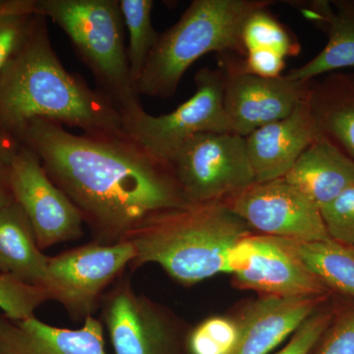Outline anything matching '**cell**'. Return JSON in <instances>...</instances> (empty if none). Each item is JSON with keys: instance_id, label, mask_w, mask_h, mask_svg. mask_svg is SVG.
I'll return each mask as SVG.
<instances>
[{"instance_id": "d4e9b609", "label": "cell", "mask_w": 354, "mask_h": 354, "mask_svg": "<svg viewBox=\"0 0 354 354\" xmlns=\"http://www.w3.org/2000/svg\"><path fill=\"white\" fill-rule=\"evenodd\" d=\"M50 300H53V295L46 288L0 272V309L11 320L32 318L37 308Z\"/></svg>"}, {"instance_id": "9a60e30c", "label": "cell", "mask_w": 354, "mask_h": 354, "mask_svg": "<svg viewBox=\"0 0 354 354\" xmlns=\"http://www.w3.org/2000/svg\"><path fill=\"white\" fill-rule=\"evenodd\" d=\"M0 354H108L102 321L88 316L80 329L55 327L36 317L11 320L0 314Z\"/></svg>"}, {"instance_id": "f546056e", "label": "cell", "mask_w": 354, "mask_h": 354, "mask_svg": "<svg viewBox=\"0 0 354 354\" xmlns=\"http://www.w3.org/2000/svg\"><path fill=\"white\" fill-rule=\"evenodd\" d=\"M227 55L232 64L239 71L263 78H277L281 76V72L286 67V57L276 51L249 50L243 59H237L230 55Z\"/></svg>"}, {"instance_id": "9c48e42d", "label": "cell", "mask_w": 354, "mask_h": 354, "mask_svg": "<svg viewBox=\"0 0 354 354\" xmlns=\"http://www.w3.org/2000/svg\"><path fill=\"white\" fill-rule=\"evenodd\" d=\"M6 178L14 201L29 218L41 251L82 236L80 212L53 183L32 150L20 144L7 167Z\"/></svg>"}, {"instance_id": "ba28073f", "label": "cell", "mask_w": 354, "mask_h": 354, "mask_svg": "<svg viewBox=\"0 0 354 354\" xmlns=\"http://www.w3.org/2000/svg\"><path fill=\"white\" fill-rule=\"evenodd\" d=\"M135 257L129 241L109 245L93 241L64 251L48 257V290L72 319L84 322Z\"/></svg>"}, {"instance_id": "484cf974", "label": "cell", "mask_w": 354, "mask_h": 354, "mask_svg": "<svg viewBox=\"0 0 354 354\" xmlns=\"http://www.w3.org/2000/svg\"><path fill=\"white\" fill-rule=\"evenodd\" d=\"M239 339V324L223 317H212L190 333L187 348L190 354H234Z\"/></svg>"}, {"instance_id": "3957f363", "label": "cell", "mask_w": 354, "mask_h": 354, "mask_svg": "<svg viewBox=\"0 0 354 354\" xmlns=\"http://www.w3.org/2000/svg\"><path fill=\"white\" fill-rule=\"evenodd\" d=\"M249 234L221 202L187 204L153 216L128 237L136 250L130 267L157 264L178 283L195 285L225 272L228 251Z\"/></svg>"}, {"instance_id": "f1b7e54d", "label": "cell", "mask_w": 354, "mask_h": 354, "mask_svg": "<svg viewBox=\"0 0 354 354\" xmlns=\"http://www.w3.org/2000/svg\"><path fill=\"white\" fill-rule=\"evenodd\" d=\"M334 309L320 308L293 334L290 342L277 354H309L321 341L334 319Z\"/></svg>"}, {"instance_id": "7a4b0ae2", "label": "cell", "mask_w": 354, "mask_h": 354, "mask_svg": "<svg viewBox=\"0 0 354 354\" xmlns=\"http://www.w3.org/2000/svg\"><path fill=\"white\" fill-rule=\"evenodd\" d=\"M36 120L79 128L84 134H128L113 102L65 69L51 46L46 18L38 13L24 43L0 74L2 128L16 139Z\"/></svg>"}, {"instance_id": "8992f818", "label": "cell", "mask_w": 354, "mask_h": 354, "mask_svg": "<svg viewBox=\"0 0 354 354\" xmlns=\"http://www.w3.org/2000/svg\"><path fill=\"white\" fill-rule=\"evenodd\" d=\"M169 167L189 204L221 202L256 183L245 137L232 132L195 135Z\"/></svg>"}, {"instance_id": "7c38bea8", "label": "cell", "mask_w": 354, "mask_h": 354, "mask_svg": "<svg viewBox=\"0 0 354 354\" xmlns=\"http://www.w3.org/2000/svg\"><path fill=\"white\" fill-rule=\"evenodd\" d=\"M102 321L114 354H171V334L167 319L144 295L120 277L101 300Z\"/></svg>"}, {"instance_id": "7402d4cb", "label": "cell", "mask_w": 354, "mask_h": 354, "mask_svg": "<svg viewBox=\"0 0 354 354\" xmlns=\"http://www.w3.org/2000/svg\"><path fill=\"white\" fill-rule=\"evenodd\" d=\"M124 26L129 35L127 48L130 72L135 85L158 36L152 23L153 0H120ZM138 92V91H137Z\"/></svg>"}, {"instance_id": "83f0119b", "label": "cell", "mask_w": 354, "mask_h": 354, "mask_svg": "<svg viewBox=\"0 0 354 354\" xmlns=\"http://www.w3.org/2000/svg\"><path fill=\"white\" fill-rule=\"evenodd\" d=\"M316 354H354V305L335 312Z\"/></svg>"}, {"instance_id": "5b68a950", "label": "cell", "mask_w": 354, "mask_h": 354, "mask_svg": "<svg viewBox=\"0 0 354 354\" xmlns=\"http://www.w3.org/2000/svg\"><path fill=\"white\" fill-rule=\"evenodd\" d=\"M35 11L66 34L94 75L97 90L124 122L143 111L130 72L120 0H36Z\"/></svg>"}, {"instance_id": "8fae6325", "label": "cell", "mask_w": 354, "mask_h": 354, "mask_svg": "<svg viewBox=\"0 0 354 354\" xmlns=\"http://www.w3.org/2000/svg\"><path fill=\"white\" fill-rule=\"evenodd\" d=\"M223 106L232 131L246 137L258 128L290 115L309 95L310 84L286 75L277 78L243 73L225 55Z\"/></svg>"}, {"instance_id": "e0dca14e", "label": "cell", "mask_w": 354, "mask_h": 354, "mask_svg": "<svg viewBox=\"0 0 354 354\" xmlns=\"http://www.w3.org/2000/svg\"><path fill=\"white\" fill-rule=\"evenodd\" d=\"M302 13L327 34L328 41L320 53L306 64L290 70L292 80H315L316 77L354 67V6L351 0H315L297 4Z\"/></svg>"}, {"instance_id": "cb8c5ba5", "label": "cell", "mask_w": 354, "mask_h": 354, "mask_svg": "<svg viewBox=\"0 0 354 354\" xmlns=\"http://www.w3.org/2000/svg\"><path fill=\"white\" fill-rule=\"evenodd\" d=\"M36 0H10L0 10V74L24 43L34 21Z\"/></svg>"}, {"instance_id": "603a6c76", "label": "cell", "mask_w": 354, "mask_h": 354, "mask_svg": "<svg viewBox=\"0 0 354 354\" xmlns=\"http://www.w3.org/2000/svg\"><path fill=\"white\" fill-rule=\"evenodd\" d=\"M242 41L246 53L269 50L285 57H297L300 53L299 43L268 8L259 9L247 18L242 29Z\"/></svg>"}, {"instance_id": "4316f807", "label": "cell", "mask_w": 354, "mask_h": 354, "mask_svg": "<svg viewBox=\"0 0 354 354\" xmlns=\"http://www.w3.org/2000/svg\"><path fill=\"white\" fill-rule=\"evenodd\" d=\"M330 239L348 248L354 247V184L320 209Z\"/></svg>"}, {"instance_id": "6da1fadb", "label": "cell", "mask_w": 354, "mask_h": 354, "mask_svg": "<svg viewBox=\"0 0 354 354\" xmlns=\"http://www.w3.org/2000/svg\"><path fill=\"white\" fill-rule=\"evenodd\" d=\"M16 139L38 156L97 243L127 241L153 216L189 204L171 167L128 134L76 135L57 123L36 120Z\"/></svg>"}, {"instance_id": "2e32d148", "label": "cell", "mask_w": 354, "mask_h": 354, "mask_svg": "<svg viewBox=\"0 0 354 354\" xmlns=\"http://www.w3.org/2000/svg\"><path fill=\"white\" fill-rule=\"evenodd\" d=\"M327 297H266L248 307L239 321L234 354H268L313 315Z\"/></svg>"}, {"instance_id": "52a82bcc", "label": "cell", "mask_w": 354, "mask_h": 354, "mask_svg": "<svg viewBox=\"0 0 354 354\" xmlns=\"http://www.w3.org/2000/svg\"><path fill=\"white\" fill-rule=\"evenodd\" d=\"M194 95L171 113L151 115L140 111L125 121V130L146 152L169 165L171 158L195 135L232 132L225 106V76L221 68L200 69L195 75Z\"/></svg>"}, {"instance_id": "5bb4252c", "label": "cell", "mask_w": 354, "mask_h": 354, "mask_svg": "<svg viewBox=\"0 0 354 354\" xmlns=\"http://www.w3.org/2000/svg\"><path fill=\"white\" fill-rule=\"evenodd\" d=\"M319 136L309 95L290 115L254 130L245 142L256 183L283 178Z\"/></svg>"}, {"instance_id": "836d02e7", "label": "cell", "mask_w": 354, "mask_h": 354, "mask_svg": "<svg viewBox=\"0 0 354 354\" xmlns=\"http://www.w3.org/2000/svg\"><path fill=\"white\" fill-rule=\"evenodd\" d=\"M349 249H351V252H353L354 254V247H353V248H349Z\"/></svg>"}, {"instance_id": "d6a6232c", "label": "cell", "mask_w": 354, "mask_h": 354, "mask_svg": "<svg viewBox=\"0 0 354 354\" xmlns=\"http://www.w3.org/2000/svg\"><path fill=\"white\" fill-rule=\"evenodd\" d=\"M9 2H10V0H0V10L8 6Z\"/></svg>"}, {"instance_id": "1f68e13d", "label": "cell", "mask_w": 354, "mask_h": 354, "mask_svg": "<svg viewBox=\"0 0 354 354\" xmlns=\"http://www.w3.org/2000/svg\"><path fill=\"white\" fill-rule=\"evenodd\" d=\"M14 198L7 183L6 171H0V212L13 204Z\"/></svg>"}, {"instance_id": "4dcf8cb0", "label": "cell", "mask_w": 354, "mask_h": 354, "mask_svg": "<svg viewBox=\"0 0 354 354\" xmlns=\"http://www.w3.org/2000/svg\"><path fill=\"white\" fill-rule=\"evenodd\" d=\"M19 147V142L0 125V171H6L11 158Z\"/></svg>"}, {"instance_id": "4fadbf2b", "label": "cell", "mask_w": 354, "mask_h": 354, "mask_svg": "<svg viewBox=\"0 0 354 354\" xmlns=\"http://www.w3.org/2000/svg\"><path fill=\"white\" fill-rule=\"evenodd\" d=\"M250 257L234 274L237 286L267 297H322L330 292L276 237L250 235Z\"/></svg>"}, {"instance_id": "ac0fdd59", "label": "cell", "mask_w": 354, "mask_h": 354, "mask_svg": "<svg viewBox=\"0 0 354 354\" xmlns=\"http://www.w3.org/2000/svg\"><path fill=\"white\" fill-rule=\"evenodd\" d=\"M283 179L319 209L354 184V162L327 137H318Z\"/></svg>"}, {"instance_id": "30bf717a", "label": "cell", "mask_w": 354, "mask_h": 354, "mask_svg": "<svg viewBox=\"0 0 354 354\" xmlns=\"http://www.w3.org/2000/svg\"><path fill=\"white\" fill-rule=\"evenodd\" d=\"M221 203L261 234L302 242L332 241L319 207L283 178L253 184Z\"/></svg>"}, {"instance_id": "44dd1931", "label": "cell", "mask_w": 354, "mask_h": 354, "mask_svg": "<svg viewBox=\"0 0 354 354\" xmlns=\"http://www.w3.org/2000/svg\"><path fill=\"white\" fill-rule=\"evenodd\" d=\"M328 290L354 298V254L337 242L278 239Z\"/></svg>"}, {"instance_id": "ffe728a7", "label": "cell", "mask_w": 354, "mask_h": 354, "mask_svg": "<svg viewBox=\"0 0 354 354\" xmlns=\"http://www.w3.org/2000/svg\"><path fill=\"white\" fill-rule=\"evenodd\" d=\"M0 272L48 290L50 286L48 257L39 249L31 223L16 202L0 212Z\"/></svg>"}, {"instance_id": "277c9868", "label": "cell", "mask_w": 354, "mask_h": 354, "mask_svg": "<svg viewBox=\"0 0 354 354\" xmlns=\"http://www.w3.org/2000/svg\"><path fill=\"white\" fill-rule=\"evenodd\" d=\"M270 0H194L180 19L158 36L137 83L139 95L169 99L186 70L203 55L245 57L242 29L251 14Z\"/></svg>"}, {"instance_id": "d6986e66", "label": "cell", "mask_w": 354, "mask_h": 354, "mask_svg": "<svg viewBox=\"0 0 354 354\" xmlns=\"http://www.w3.org/2000/svg\"><path fill=\"white\" fill-rule=\"evenodd\" d=\"M309 102L319 134L354 162V71L334 72L312 80Z\"/></svg>"}]
</instances>
